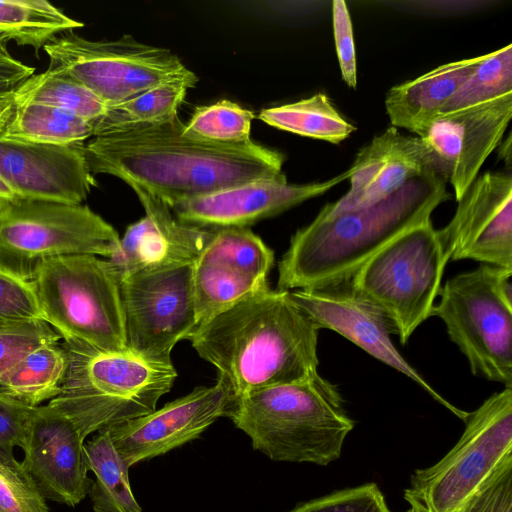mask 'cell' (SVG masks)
Here are the masks:
<instances>
[{
    "label": "cell",
    "mask_w": 512,
    "mask_h": 512,
    "mask_svg": "<svg viewBox=\"0 0 512 512\" xmlns=\"http://www.w3.org/2000/svg\"><path fill=\"white\" fill-rule=\"evenodd\" d=\"M145 216L129 225L108 259L121 281L142 270L194 264L213 237L214 229L179 221L170 207L147 191L131 186Z\"/></svg>",
    "instance_id": "cell-20"
},
{
    "label": "cell",
    "mask_w": 512,
    "mask_h": 512,
    "mask_svg": "<svg viewBox=\"0 0 512 512\" xmlns=\"http://www.w3.org/2000/svg\"><path fill=\"white\" fill-rule=\"evenodd\" d=\"M35 408L0 391V459L16 460L13 449H23Z\"/></svg>",
    "instance_id": "cell-39"
},
{
    "label": "cell",
    "mask_w": 512,
    "mask_h": 512,
    "mask_svg": "<svg viewBox=\"0 0 512 512\" xmlns=\"http://www.w3.org/2000/svg\"><path fill=\"white\" fill-rule=\"evenodd\" d=\"M119 241L116 229L86 205L20 200L0 211V269L24 280L55 257L109 259Z\"/></svg>",
    "instance_id": "cell-10"
},
{
    "label": "cell",
    "mask_w": 512,
    "mask_h": 512,
    "mask_svg": "<svg viewBox=\"0 0 512 512\" xmlns=\"http://www.w3.org/2000/svg\"><path fill=\"white\" fill-rule=\"evenodd\" d=\"M201 255L264 281L274 263V252L246 227L214 229L213 237Z\"/></svg>",
    "instance_id": "cell-31"
},
{
    "label": "cell",
    "mask_w": 512,
    "mask_h": 512,
    "mask_svg": "<svg viewBox=\"0 0 512 512\" xmlns=\"http://www.w3.org/2000/svg\"><path fill=\"white\" fill-rule=\"evenodd\" d=\"M512 118V92L465 108L440 113L419 135L434 168L450 183L458 201L498 147Z\"/></svg>",
    "instance_id": "cell-14"
},
{
    "label": "cell",
    "mask_w": 512,
    "mask_h": 512,
    "mask_svg": "<svg viewBox=\"0 0 512 512\" xmlns=\"http://www.w3.org/2000/svg\"><path fill=\"white\" fill-rule=\"evenodd\" d=\"M267 281L203 255L193 265V295L197 327L243 299L269 289Z\"/></svg>",
    "instance_id": "cell-26"
},
{
    "label": "cell",
    "mask_w": 512,
    "mask_h": 512,
    "mask_svg": "<svg viewBox=\"0 0 512 512\" xmlns=\"http://www.w3.org/2000/svg\"><path fill=\"white\" fill-rule=\"evenodd\" d=\"M179 118L139 130L94 136L83 145L90 172L120 178L169 207L284 174V156L253 140L222 144L195 138Z\"/></svg>",
    "instance_id": "cell-1"
},
{
    "label": "cell",
    "mask_w": 512,
    "mask_h": 512,
    "mask_svg": "<svg viewBox=\"0 0 512 512\" xmlns=\"http://www.w3.org/2000/svg\"><path fill=\"white\" fill-rule=\"evenodd\" d=\"M228 418L271 460L320 466L340 458L355 426L337 387L320 374L232 398Z\"/></svg>",
    "instance_id": "cell-4"
},
{
    "label": "cell",
    "mask_w": 512,
    "mask_h": 512,
    "mask_svg": "<svg viewBox=\"0 0 512 512\" xmlns=\"http://www.w3.org/2000/svg\"><path fill=\"white\" fill-rule=\"evenodd\" d=\"M318 332L289 291L269 288L198 326L187 339L235 398L318 375Z\"/></svg>",
    "instance_id": "cell-2"
},
{
    "label": "cell",
    "mask_w": 512,
    "mask_h": 512,
    "mask_svg": "<svg viewBox=\"0 0 512 512\" xmlns=\"http://www.w3.org/2000/svg\"><path fill=\"white\" fill-rule=\"evenodd\" d=\"M254 113L237 103L221 100L195 108L184 131L201 140L242 144L251 141L250 130Z\"/></svg>",
    "instance_id": "cell-33"
},
{
    "label": "cell",
    "mask_w": 512,
    "mask_h": 512,
    "mask_svg": "<svg viewBox=\"0 0 512 512\" xmlns=\"http://www.w3.org/2000/svg\"><path fill=\"white\" fill-rule=\"evenodd\" d=\"M30 281L44 321L66 348L129 352L121 279L109 260L89 254L51 258Z\"/></svg>",
    "instance_id": "cell-5"
},
{
    "label": "cell",
    "mask_w": 512,
    "mask_h": 512,
    "mask_svg": "<svg viewBox=\"0 0 512 512\" xmlns=\"http://www.w3.org/2000/svg\"><path fill=\"white\" fill-rule=\"evenodd\" d=\"M512 92V45L508 44L482 60L444 106L441 113L475 105Z\"/></svg>",
    "instance_id": "cell-32"
},
{
    "label": "cell",
    "mask_w": 512,
    "mask_h": 512,
    "mask_svg": "<svg viewBox=\"0 0 512 512\" xmlns=\"http://www.w3.org/2000/svg\"><path fill=\"white\" fill-rule=\"evenodd\" d=\"M456 512H512V457L505 460Z\"/></svg>",
    "instance_id": "cell-38"
},
{
    "label": "cell",
    "mask_w": 512,
    "mask_h": 512,
    "mask_svg": "<svg viewBox=\"0 0 512 512\" xmlns=\"http://www.w3.org/2000/svg\"><path fill=\"white\" fill-rule=\"evenodd\" d=\"M35 68L15 59L0 42V99L34 74Z\"/></svg>",
    "instance_id": "cell-41"
},
{
    "label": "cell",
    "mask_w": 512,
    "mask_h": 512,
    "mask_svg": "<svg viewBox=\"0 0 512 512\" xmlns=\"http://www.w3.org/2000/svg\"><path fill=\"white\" fill-rule=\"evenodd\" d=\"M259 118L277 129L332 144H339L356 130L321 92L293 103L263 109Z\"/></svg>",
    "instance_id": "cell-29"
},
{
    "label": "cell",
    "mask_w": 512,
    "mask_h": 512,
    "mask_svg": "<svg viewBox=\"0 0 512 512\" xmlns=\"http://www.w3.org/2000/svg\"><path fill=\"white\" fill-rule=\"evenodd\" d=\"M332 25L335 49L343 81L352 89L357 86V67L353 26L345 1L332 2Z\"/></svg>",
    "instance_id": "cell-40"
},
{
    "label": "cell",
    "mask_w": 512,
    "mask_h": 512,
    "mask_svg": "<svg viewBox=\"0 0 512 512\" xmlns=\"http://www.w3.org/2000/svg\"><path fill=\"white\" fill-rule=\"evenodd\" d=\"M348 176L347 170L323 182L290 184L283 175L183 200L170 209L185 224L208 229L242 228L322 195Z\"/></svg>",
    "instance_id": "cell-19"
},
{
    "label": "cell",
    "mask_w": 512,
    "mask_h": 512,
    "mask_svg": "<svg viewBox=\"0 0 512 512\" xmlns=\"http://www.w3.org/2000/svg\"><path fill=\"white\" fill-rule=\"evenodd\" d=\"M450 198L446 180L429 169L372 206L339 213L321 209L291 237L278 262L277 290L317 288L350 277L395 238L430 221Z\"/></svg>",
    "instance_id": "cell-3"
},
{
    "label": "cell",
    "mask_w": 512,
    "mask_h": 512,
    "mask_svg": "<svg viewBox=\"0 0 512 512\" xmlns=\"http://www.w3.org/2000/svg\"><path fill=\"white\" fill-rule=\"evenodd\" d=\"M0 134L52 145H79L93 137L89 121L54 106L0 99Z\"/></svg>",
    "instance_id": "cell-23"
},
{
    "label": "cell",
    "mask_w": 512,
    "mask_h": 512,
    "mask_svg": "<svg viewBox=\"0 0 512 512\" xmlns=\"http://www.w3.org/2000/svg\"><path fill=\"white\" fill-rule=\"evenodd\" d=\"M190 88L193 86L187 82H168L107 106L105 113L91 123L93 137L139 130L174 120Z\"/></svg>",
    "instance_id": "cell-24"
},
{
    "label": "cell",
    "mask_w": 512,
    "mask_h": 512,
    "mask_svg": "<svg viewBox=\"0 0 512 512\" xmlns=\"http://www.w3.org/2000/svg\"><path fill=\"white\" fill-rule=\"evenodd\" d=\"M42 320L32 281L0 269V329Z\"/></svg>",
    "instance_id": "cell-35"
},
{
    "label": "cell",
    "mask_w": 512,
    "mask_h": 512,
    "mask_svg": "<svg viewBox=\"0 0 512 512\" xmlns=\"http://www.w3.org/2000/svg\"><path fill=\"white\" fill-rule=\"evenodd\" d=\"M450 258L430 221L395 238L349 277L404 345L430 316Z\"/></svg>",
    "instance_id": "cell-8"
},
{
    "label": "cell",
    "mask_w": 512,
    "mask_h": 512,
    "mask_svg": "<svg viewBox=\"0 0 512 512\" xmlns=\"http://www.w3.org/2000/svg\"><path fill=\"white\" fill-rule=\"evenodd\" d=\"M64 348L68 368L61 393L49 403L65 412L85 438L154 411L177 376L173 365L150 363L130 352Z\"/></svg>",
    "instance_id": "cell-6"
},
{
    "label": "cell",
    "mask_w": 512,
    "mask_h": 512,
    "mask_svg": "<svg viewBox=\"0 0 512 512\" xmlns=\"http://www.w3.org/2000/svg\"><path fill=\"white\" fill-rule=\"evenodd\" d=\"M20 200L17 193L0 175V211Z\"/></svg>",
    "instance_id": "cell-42"
},
{
    "label": "cell",
    "mask_w": 512,
    "mask_h": 512,
    "mask_svg": "<svg viewBox=\"0 0 512 512\" xmlns=\"http://www.w3.org/2000/svg\"><path fill=\"white\" fill-rule=\"evenodd\" d=\"M83 26L44 0H0V42L14 41L36 51L57 35Z\"/></svg>",
    "instance_id": "cell-28"
},
{
    "label": "cell",
    "mask_w": 512,
    "mask_h": 512,
    "mask_svg": "<svg viewBox=\"0 0 512 512\" xmlns=\"http://www.w3.org/2000/svg\"><path fill=\"white\" fill-rule=\"evenodd\" d=\"M289 512H391L376 483L342 489L297 505Z\"/></svg>",
    "instance_id": "cell-36"
},
{
    "label": "cell",
    "mask_w": 512,
    "mask_h": 512,
    "mask_svg": "<svg viewBox=\"0 0 512 512\" xmlns=\"http://www.w3.org/2000/svg\"><path fill=\"white\" fill-rule=\"evenodd\" d=\"M0 512H49L21 462L0 459Z\"/></svg>",
    "instance_id": "cell-34"
},
{
    "label": "cell",
    "mask_w": 512,
    "mask_h": 512,
    "mask_svg": "<svg viewBox=\"0 0 512 512\" xmlns=\"http://www.w3.org/2000/svg\"><path fill=\"white\" fill-rule=\"evenodd\" d=\"M84 440L75 422L56 406L35 408L21 464L45 499L74 507L89 495L93 480Z\"/></svg>",
    "instance_id": "cell-17"
},
{
    "label": "cell",
    "mask_w": 512,
    "mask_h": 512,
    "mask_svg": "<svg viewBox=\"0 0 512 512\" xmlns=\"http://www.w3.org/2000/svg\"><path fill=\"white\" fill-rule=\"evenodd\" d=\"M67 368L68 354L64 346L44 344L0 378V391L29 406H40L61 393Z\"/></svg>",
    "instance_id": "cell-27"
},
{
    "label": "cell",
    "mask_w": 512,
    "mask_h": 512,
    "mask_svg": "<svg viewBox=\"0 0 512 512\" xmlns=\"http://www.w3.org/2000/svg\"><path fill=\"white\" fill-rule=\"evenodd\" d=\"M231 402V393L217 380L108 429L120 456L131 467L199 438L217 419L228 417Z\"/></svg>",
    "instance_id": "cell-16"
},
{
    "label": "cell",
    "mask_w": 512,
    "mask_h": 512,
    "mask_svg": "<svg viewBox=\"0 0 512 512\" xmlns=\"http://www.w3.org/2000/svg\"><path fill=\"white\" fill-rule=\"evenodd\" d=\"M87 468L95 475L89 492L94 512H143L129 481V466L117 451L109 429L84 443Z\"/></svg>",
    "instance_id": "cell-25"
},
{
    "label": "cell",
    "mask_w": 512,
    "mask_h": 512,
    "mask_svg": "<svg viewBox=\"0 0 512 512\" xmlns=\"http://www.w3.org/2000/svg\"><path fill=\"white\" fill-rule=\"evenodd\" d=\"M483 55L443 64L391 87L385 109L393 127L419 136L476 69Z\"/></svg>",
    "instance_id": "cell-22"
},
{
    "label": "cell",
    "mask_w": 512,
    "mask_h": 512,
    "mask_svg": "<svg viewBox=\"0 0 512 512\" xmlns=\"http://www.w3.org/2000/svg\"><path fill=\"white\" fill-rule=\"evenodd\" d=\"M512 270L481 264L441 287L432 316L466 357L473 375L512 387Z\"/></svg>",
    "instance_id": "cell-7"
},
{
    "label": "cell",
    "mask_w": 512,
    "mask_h": 512,
    "mask_svg": "<svg viewBox=\"0 0 512 512\" xmlns=\"http://www.w3.org/2000/svg\"><path fill=\"white\" fill-rule=\"evenodd\" d=\"M8 95L15 100L67 110L90 123L100 118L107 107L92 91L65 71L50 67L40 74H33Z\"/></svg>",
    "instance_id": "cell-30"
},
{
    "label": "cell",
    "mask_w": 512,
    "mask_h": 512,
    "mask_svg": "<svg viewBox=\"0 0 512 512\" xmlns=\"http://www.w3.org/2000/svg\"><path fill=\"white\" fill-rule=\"evenodd\" d=\"M60 339V335L42 320L0 329V378L35 348L58 343Z\"/></svg>",
    "instance_id": "cell-37"
},
{
    "label": "cell",
    "mask_w": 512,
    "mask_h": 512,
    "mask_svg": "<svg viewBox=\"0 0 512 512\" xmlns=\"http://www.w3.org/2000/svg\"><path fill=\"white\" fill-rule=\"evenodd\" d=\"M498 146L500 147L499 157L503 158L508 163V165H510V162H511V135L509 134L506 141H504V143H502V141H501Z\"/></svg>",
    "instance_id": "cell-43"
},
{
    "label": "cell",
    "mask_w": 512,
    "mask_h": 512,
    "mask_svg": "<svg viewBox=\"0 0 512 512\" xmlns=\"http://www.w3.org/2000/svg\"><path fill=\"white\" fill-rule=\"evenodd\" d=\"M83 145H52L0 134V175L21 200L81 204L97 185Z\"/></svg>",
    "instance_id": "cell-18"
},
{
    "label": "cell",
    "mask_w": 512,
    "mask_h": 512,
    "mask_svg": "<svg viewBox=\"0 0 512 512\" xmlns=\"http://www.w3.org/2000/svg\"><path fill=\"white\" fill-rule=\"evenodd\" d=\"M429 169L435 170L423 139L404 135L391 126L359 150L348 169L349 190L322 210L339 213L372 206Z\"/></svg>",
    "instance_id": "cell-21"
},
{
    "label": "cell",
    "mask_w": 512,
    "mask_h": 512,
    "mask_svg": "<svg viewBox=\"0 0 512 512\" xmlns=\"http://www.w3.org/2000/svg\"><path fill=\"white\" fill-rule=\"evenodd\" d=\"M406 512H415L412 508H409Z\"/></svg>",
    "instance_id": "cell-44"
},
{
    "label": "cell",
    "mask_w": 512,
    "mask_h": 512,
    "mask_svg": "<svg viewBox=\"0 0 512 512\" xmlns=\"http://www.w3.org/2000/svg\"><path fill=\"white\" fill-rule=\"evenodd\" d=\"M464 422L454 447L411 475L404 499L415 512H456L512 457V387L492 394Z\"/></svg>",
    "instance_id": "cell-9"
},
{
    "label": "cell",
    "mask_w": 512,
    "mask_h": 512,
    "mask_svg": "<svg viewBox=\"0 0 512 512\" xmlns=\"http://www.w3.org/2000/svg\"><path fill=\"white\" fill-rule=\"evenodd\" d=\"M289 296L319 330L325 328L340 334L410 378L438 403L466 420L469 412L443 398L397 351L390 338L393 332L387 318L352 286L349 277L317 288L292 290Z\"/></svg>",
    "instance_id": "cell-13"
},
{
    "label": "cell",
    "mask_w": 512,
    "mask_h": 512,
    "mask_svg": "<svg viewBox=\"0 0 512 512\" xmlns=\"http://www.w3.org/2000/svg\"><path fill=\"white\" fill-rule=\"evenodd\" d=\"M50 68L65 71L106 106L175 81L193 87L198 77L172 51L137 41L131 35L92 41L73 31L44 46Z\"/></svg>",
    "instance_id": "cell-11"
},
{
    "label": "cell",
    "mask_w": 512,
    "mask_h": 512,
    "mask_svg": "<svg viewBox=\"0 0 512 512\" xmlns=\"http://www.w3.org/2000/svg\"><path fill=\"white\" fill-rule=\"evenodd\" d=\"M457 203L454 216L438 230L450 260L512 270V176L478 175Z\"/></svg>",
    "instance_id": "cell-15"
},
{
    "label": "cell",
    "mask_w": 512,
    "mask_h": 512,
    "mask_svg": "<svg viewBox=\"0 0 512 512\" xmlns=\"http://www.w3.org/2000/svg\"><path fill=\"white\" fill-rule=\"evenodd\" d=\"M193 265L142 270L121 281L130 353L150 363L173 365L174 346L197 328Z\"/></svg>",
    "instance_id": "cell-12"
}]
</instances>
